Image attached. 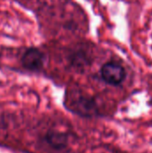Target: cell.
<instances>
[{"label": "cell", "instance_id": "cell-4", "mask_svg": "<svg viewBox=\"0 0 152 153\" xmlns=\"http://www.w3.org/2000/svg\"><path fill=\"white\" fill-rule=\"evenodd\" d=\"M75 110L84 117H91L97 112V107L95 102L88 98L82 97L74 104Z\"/></svg>", "mask_w": 152, "mask_h": 153}, {"label": "cell", "instance_id": "cell-3", "mask_svg": "<svg viewBox=\"0 0 152 153\" xmlns=\"http://www.w3.org/2000/svg\"><path fill=\"white\" fill-rule=\"evenodd\" d=\"M45 142L48 146L55 150H63L67 147L68 136L65 133L57 130H49L44 136Z\"/></svg>", "mask_w": 152, "mask_h": 153}, {"label": "cell", "instance_id": "cell-2", "mask_svg": "<svg viewBox=\"0 0 152 153\" xmlns=\"http://www.w3.org/2000/svg\"><path fill=\"white\" fill-rule=\"evenodd\" d=\"M101 76L106 82L112 85H118L125 80L126 72L121 65L116 62H108L102 66Z\"/></svg>", "mask_w": 152, "mask_h": 153}, {"label": "cell", "instance_id": "cell-1", "mask_svg": "<svg viewBox=\"0 0 152 153\" xmlns=\"http://www.w3.org/2000/svg\"><path fill=\"white\" fill-rule=\"evenodd\" d=\"M45 56L42 51L37 48H27L22 56L21 63L22 66L31 72H38L43 68Z\"/></svg>", "mask_w": 152, "mask_h": 153}]
</instances>
